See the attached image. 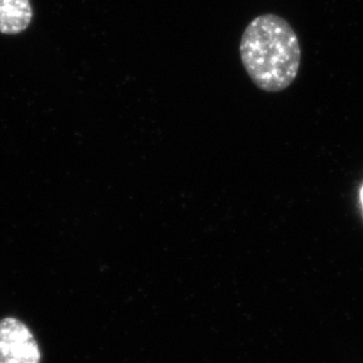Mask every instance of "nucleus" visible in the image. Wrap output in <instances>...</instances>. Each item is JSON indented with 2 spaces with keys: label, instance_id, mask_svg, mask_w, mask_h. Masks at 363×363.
Here are the masks:
<instances>
[{
  "label": "nucleus",
  "instance_id": "nucleus-3",
  "mask_svg": "<svg viewBox=\"0 0 363 363\" xmlns=\"http://www.w3.org/2000/svg\"><path fill=\"white\" fill-rule=\"evenodd\" d=\"M32 18L30 0H0V33H21L30 26Z\"/></svg>",
  "mask_w": 363,
  "mask_h": 363
},
{
  "label": "nucleus",
  "instance_id": "nucleus-4",
  "mask_svg": "<svg viewBox=\"0 0 363 363\" xmlns=\"http://www.w3.org/2000/svg\"><path fill=\"white\" fill-rule=\"evenodd\" d=\"M361 201H362V206H363V188H362V190H361Z\"/></svg>",
  "mask_w": 363,
  "mask_h": 363
},
{
  "label": "nucleus",
  "instance_id": "nucleus-1",
  "mask_svg": "<svg viewBox=\"0 0 363 363\" xmlns=\"http://www.w3.org/2000/svg\"><path fill=\"white\" fill-rule=\"evenodd\" d=\"M242 64L252 83L266 92L289 88L300 72L301 45L291 25L276 14L254 18L242 35Z\"/></svg>",
  "mask_w": 363,
  "mask_h": 363
},
{
  "label": "nucleus",
  "instance_id": "nucleus-2",
  "mask_svg": "<svg viewBox=\"0 0 363 363\" xmlns=\"http://www.w3.org/2000/svg\"><path fill=\"white\" fill-rule=\"evenodd\" d=\"M38 342L24 322L0 320V363H40Z\"/></svg>",
  "mask_w": 363,
  "mask_h": 363
}]
</instances>
